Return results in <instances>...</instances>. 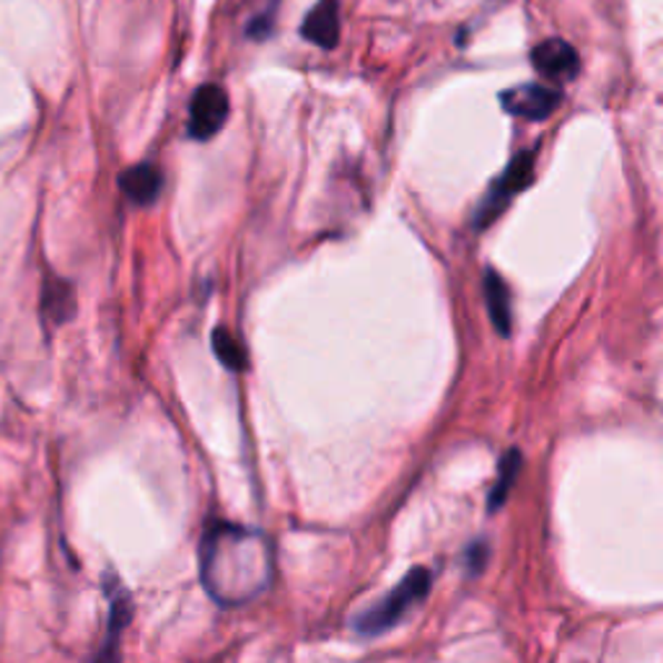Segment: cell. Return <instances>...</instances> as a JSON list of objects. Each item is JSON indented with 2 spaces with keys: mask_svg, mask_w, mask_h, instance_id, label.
Listing matches in <instances>:
<instances>
[{
  "mask_svg": "<svg viewBox=\"0 0 663 663\" xmlns=\"http://www.w3.org/2000/svg\"><path fill=\"white\" fill-rule=\"evenodd\" d=\"M275 575L270 542L255 528L210 521L200 540V581L212 602L241 606L263 596Z\"/></svg>",
  "mask_w": 663,
  "mask_h": 663,
  "instance_id": "1",
  "label": "cell"
},
{
  "mask_svg": "<svg viewBox=\"0 0 663 663\" xmlns=\"http://www.w3.org/2000/svg\"><path fill=\"white\" fill-rule=\"evenodd\" d=\"M433 586V573L428 567H413L382 602L368 606L366 612L355 620V633L360 635H382L394 625H399L409 612L415 610L423 598H428Z\"/></svg>",
  "mask_w": 663,
  "mask_h": 663,
  "instance_id": "2",
  "label": "cell"
},
{
  "mask_svg": "<svg viewBox=\"0 0 663 663\" xmlns=\"http://www.w3.org/2000/svg\"><path fill=\"white\" fill-rule=\"evenodd\" d=\"M534 161H536L534 151H524V154L513 156L511 164L505 166V171L493 181L491 192H487L483 197V202L477 205L475 216H472V226H475L477 231L491 228L495 220L503 216L505 208L513 202V197L521 195L528 185H532Z\"/></svg>",
  "mask_w": 663,
  "mask_h": 663,
  "instance_id": "3",
  "label": "cell"
},
{
  "mask_svg": "<svg viewBox=\"0 0 663 663\" xmlns=\"http://www.w3.org/2000/svg\"><path fill=\"white\" fill-rule=\"evenodd\" d=\"M101 586H105L107 598V633L97 663H122V635L136 617V604H132L128 586L112 571L105 573Z\"/></svg>",
  "mask_w": 663,
  "mask_h": 663,
  "instance_id": "4",
  "label": "cell"
},
{
  "mask_svg": "<svg viewBox=\"0 0 663 663\" xmlns=\"http://www.w3.org/2000/svg\"><path fill=\"white\" fill-rule=\"evenodd\" d=\"M228 93L218 83H205L192 93L189 101V120L187 132L192 140H210L216 138L228 120Z\"/></svg>",
  "mask_w": 663,
  "mask_h": 663,
  "instance_id": "5",
  "label": "cell"
},
{
  "mask_svg": "<svg viewBox=\"0 0 663 663\" xmlns=\"http://www.w3.org/2000/svg\"><path fill=\"white\" fill-rule=\"evenodd\" d=\"M501 105L508 115L528 122H544L563 105V91L552 83H521L501 93Z\"/></svg>",
  "mask_w": 663,
  "mask_h": 663,
  "instance_id": "6",
  "label": "cell"
},
{
  "mask_svg": "<svg viewBox=\"0 0 663 663\" xmlns=\"http://www.w3.org/2000/svg\"><path fill=\"white\" fill-rule=\"evenodd\" d=\"M534 70L550 83H571L581 73V55L565 39H544L532 50Z\"/></svg>",
  "mask_w": 663,
  "mask_h": 663,
  "instance_id": "7",
  "label": "cell"
},
{
  "mask_svg": "<svg viewBox=\"0 0 663 663\" xmlns=\"http://www.w3.org/2000/svg\"><path fill=\"white\" fill-rule=\"evenodd\" d=\"M78 301L73 283L58 275H47L42 283V294H39V317L47 329H58L68 325L76 317Z\"/></svg>",
  "mask_w": 663,
  "mask_h": 663,
  "instance_id": "8",
  "label": "cell"
},
{
  "mask_svg": "<svg viewBox=\"0 0 663 663\" xmlns=\"http://www.w3.org/2000/svg\"><path fill=\"white\" fill-rule=\"evenodd\" d=\"M339 0H319L317 6L306 13L301 23V37L306 42L321 47V50H332L339 42Z\"/></svg>",
  "mask_w": 663,
  "mask_h": 663,
  "instance_id": "9",
  "label": "cell"
},
{
  "mask_svg": "<svg viewBox=\"0 0 663 663\" xmlns=\"http://www.w3.org/2000/svg\"><path fill=\"white\" fill-rule=\"evenodd\" d=\"M120 187L125 197L138 208H148L161 197L164 174L154 164H138L120 177Z\"/></svg>",
  "mask_w": 663,
  "mask_h": 663,
  "instance_id": "10",
  "label": "cell"
},
{
  "mask_svg": "<svg viewBox=\"0 0 663 663\" xmlns=\"http://www.w3.org/2000/svg\"><path fill=\"white\" fill-rule=\"evenodd\" d=\"M485 304H487V314H491L497 335L511 337V332H513L511 290L495 270H485Z\"/></svg>",
  "mask_w": 663,
  "mask_h": 663,
  "instance_id": "11",
  "label": "cell"
},
{
  "mask_svg": "<svg viewBox=\"0 0 663 663\" xmlns=\"http://www.w3.org/2000/svg\"><path fill=\"white\" fill-rule=\"evenodd\" d=\"M210 345H212V353H216V358L224 363L228 370H247L249 368V353L247 347L241 345V339L234 335V332H228L226 327H216L210 335Z\"/></svg>",
  "mask_w": 663,
  "mask_h": 663,
  "instance_id": "12",
  "label": "cell"
},
{
  "mask_svg": "<svg viewBox=\"0 0 663 663\" xmlns=\"http://www.w3.org/2000/svg\"><path fill=\"white\" fill-rule=\"evenodd\" d=\"M518 472H521V452L511 448V452L501 459V467H497V479L491 491V497H487V508L497 511L505 501H508L513 485H516Z\"/></svg>",
  "mask_w": 663,
  "mask_h": 663,
  "instance_id": "13",
  "label": "cell"
},
{
  "mask_svg": "<svg viewBox=\"0 0 663 663\" xmlns=\"http://www.w3.org/2000/svg\"><path fill=\"white\" fill-rule=\"evenodd\" d=\"M487 557H491V547L485 542H472L467 552H464V565H467L472 575H477L487 565Z\"/></svg>",
  "mask_w": 663,
  "mask_h": 663,
  "instance_id": "14",
  "label": "cell"
}]
</instances>
